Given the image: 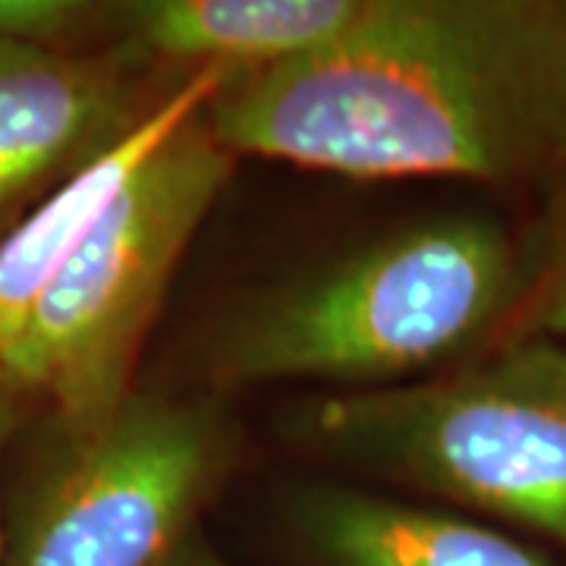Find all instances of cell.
I'll use <instances>...</instances> for the list:
<instances>
[{
    "label": "cell",
    "mask_w": 566,
    "mask_h": 566,
    "mask_svg": "<svg viewBox=\"0 0 566 566\" xmlns=\"http://www.w3.org/2000/svg\"><path fill=\"white\" fill-rule=\"evenodd\" d=\"M205 120L233 158L353 180L554 186L566 0H368L337 41L221 82Z\"/></svg>",
    "instance_id": "cell-1"
},
{
    "label": "cell",
    "mask_w": 566,
    "mask_h": 566,
    "mask_svg": "<svg viewBox=\"0 0 566 566\" xmlns=\"http://www.w3.org/2000/svg\"><path fill=\"white\" fill-rule=\"evenodd\" d=\"M523 283L526 240L485 211H447L249 296L214 331L208 375L218 390L424 381L497 344Z\"/></svg>",
    "instance_id": "cell-2"
},
{
    "label": "cell",
    "mask_w": 566,
    "mask_h": 566,
    "mask_svg": "<svg viewBox=\"0 0 566 566\" xmlns=\"http://www.w3.org/2000/svg\"><path fill=\"white\" fill-rule=\"evenodd\" d=\"M290 424L356 475L566 547V340H506L424 381L331 390Z\"/></svg>",
    "instance_id": "cell-3"
},
{
    "label": "cell",
    "mask_w": 566,
    "mask_h": 566,
    "mask_svg": "<svg viewBox=\"0 0 566 566\" xmlns=\"http://www.w3.org/2000/svg\"><path fill=\"white\" fill-rule=\"evenodd\" d=\"M205 107L104 208L7 359V385L54 422H102L136 390L145 337L237 164Z\"/></svg>",
    "instance_id": "cell-4"
},
{
    "label": "cell",
    "mask_w": 566,
    "mask_h": 566,
    "mask_svg": "<svg viewBox=\"0 0 566 566\" xmlns=\"http://www.w3.org/2000/svg\"><path fill=\"white\" fill-rule=\"evenodd\" d=\"M233 431L214 397L133 390L107 419H44L3 504L0 566H170L196 538Z\"/></svg>",
    "instance_id": "cell-5"
},
{
    "label": "cell",
    "mask_w": 566,
    "mask_h": 566,
    "mask_svg": "<svg viewBox=\"0 0 566 566\" xmlns=\"http://www.w3.org/2000/svg\"><path fill=\"white\" fill-rule=\"evenodd\" d=\"M145 80L104 48L0 44V223L145 120L161 102L142 98Z\"/></svg>",
    "instance_id": "cell-6"
},
{
    "label": "cell",
    "mask_w": 566,
    "mask_h": 566,
    "mask_svg": "<svg viewBox=\"0 0 566 566\" xmlns=\"http://www.w3.org/2000/svg\"><path fill=\"white\" fill-rule=\"evenodd\" d=\"M368 0H123L104 3V51L142 73L243 76L337 41Z\"/></svg>",
    "instance_id": "cell-7"
},
{
    "label": "cell",
    "mask_w": 566,
    "mask_h": 566,
    "mask_svg": "<svg viewBox=\"0 0 566 566\" xmlns=\"http://www.w3.org/2000/svg\"><path fill=\"white\" fill-rule=\"evenodd\" d=\"M286 523L312 566H554L485 520L331 479L296 488Z\"/></svg>",
    "instance_id": "cell-8"
},
{
    "label": "cell",
    "mask_w": 566,
    "mask_h": 566,
    "mask_svg": "<svg viewBox=\"0 0 566 566\" xmlns=\"http://www.w3.org/2000/svg\"><path fill=\"white\" fill-rule=\"evenodd\" d=\"M227 80V73H196L180 82L114 148L44 192L32 211L20 214L0 233V381H7V359L35 305L98 223L104 208L151 158V151L196 111H202Z\"/></svg>",
    "instance_id": "cell-9"
},
{
    "label": "cell",
    "mask_w": 566,
    "mask_h": 566,
    "mask_svg": "<svg viewBox=\"0 0 566 566\" xmlns=\"http://www.w3.org/2000/svg\"><path fill=\"white\" fill-rule=\"evenodd\" d=\"M566 340V174L551 186L545 218L526 240V283L501 340Z\"/></svg>",
    "instance_id": "cell-10"
},
{
    "label": "cell",
    "mask_w": 566,
    "mask_h": 566,
    "mask_svg": "<svg viewBox=\"0 0 566 566\" xmlns=\"http://www.w3.org/2000/svg\"><path fill=\"white\" fill-rule=\"evenodd\" d=\"M88 35L104 39V3L85 0H0V44L82 51Z\"/></svg>",
    "instance_id": "cell-11"
},
{
    "label": "cell",
    "mask_w": 566,
    "mask_h": 566,
    "mask_svg": "<svg viewBox=\"0 0 566 566\" xmlns=\"http://www.w3.org/2000/svg\"><path fill=\"white\" fill-rule=\"evenodd\" d=\"M25 400L7 381H0V460H3V450L7 444L17 438V428L22 422V412H25ZM0 554H3V497H0Z\"/></svg>",
    "instance_id": "cell-12"
},
{
    "label": "cell",
    "mask_w": 566,
    "mask_h": 566,
    "mask_svg": "<svg viewBox=\"0 0 566 566\" xmlns=\"http://www.w3.org/2000/svg\"><path fill=\"white\" fill-rule=\"evenodd\" d=\"M170 566H233V564H227L221 554H214V551H211V547L205 545L202 538L196 535V538H192V542L177 554V560H174Z\"/></svg>",
    "instance_id": "cell-13"
}]
</instances>
